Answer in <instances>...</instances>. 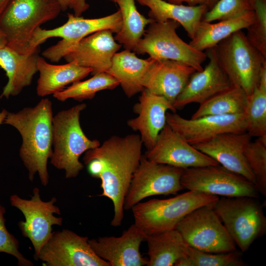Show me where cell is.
<instances>
[{"instance_id": "4fadbf2b", "label": "cell", "mask_w": 266, "mask_h": 266, "mask_svg": "<svg viewBox=\"0 0 266 266\" xmlns=\"http://www.w3.org/2000/svg\"><path fill=\"white\" fill-rule=\"evenodd\" d=\"M33 196L31 200L21 198L17 195L10 197L12 206L20 210L25 217L24 221L19 223V227L24 236L31 241L34 250V259L43 245L52 235V226H61L63 218L55 216L54 214H61L59 208L54 205L57 199L53 197L48 201L42 200L38 188L33 189Z\"/></svg>"}, {"instance_id": "9a60e30c", "label": "cell", "mask_w": 266, "mask_h": 266, "mask_svg": "<svg viewBox=\"0 0 266 266\" xmlns=\"http://www.w3.org/2000/svg\"><path fill=\"white\" fill-rule=\"evenodd\" d=\"M166 124L191 145L208 141L215 136L228 132H246L244 113L206 115L187 119L175 112H166Z\"/></svg>"}, {"instance_id": "d4e9b609", "label": "cell", "mask_w": 266, "mask_h": 266, "mask_svg": "<svg viewBox=\"0 0 266 266\" xmlns=\"http://www.w3.org/2000/svg\"><path fill=\"white\" fill-rule=\"evenodd\" d=\"M37 69L39 77L37 82L36 94L45 97L60 92L67 85L79 81L91 73L92 70L74 62L55 65L38 56Z\"/></svg>"}, {"instance_id": "2e32d148", "label": "cell", "mask_w": 266, "mask_h": 266, "mask_svg": "<svg viewBox=\"0 0 266 266\" xmlns=\"http://www.w3.org/2000/svg\"><path fill=\"white\" fill-rule=\"evenodd\" d=\"M144 155L150 161L182 169L219 165L186 141L167 124L160 132L154 146Z\"/></svg>"}, {"instance_id": "cb8c5ba5", "label": "cell", "mask_w": 266, "mask_h": 266, "mask_svg": "<svg viewBox=\"0 0 266 266\" xmlns=\"http://www.w3.org/2000/svg\"><path fill=\"white\" fill-rule=\"evenodd\" d=\"M153 61L138 58L134 52L125 49L114 55L111 66L107 73L114 77L128 98H131L144 89L143 82Z\"/></svg>"}, {"instance_id": "74e56055", "label": "cell", "mask_w": 266, "mask_h": 266, "mask_svg": "<svg viewBox=\"0 0 266 266\" xmlns=\"http://www.w3.org/2000/svg\"><path fill=\"white\" fill-rule=\"evenodd\" d=\"M168 2L175 4H182L183 2L187 3L190 6H196L199 5H204L208 8H210L216 3L218 0H165Z\"/></svg>"}, {"instance_id": "8fae6325", "label": "cell", "mask_w": 266, "mask_h": 266, "mask_svg": "<svg viewBox=\"0 0 266 266\" xmlns=\"http://www.w3.org/2000/svg\"><path fill=\"white\" fill-rule=\"evenodd\" d=\"M180 183L183 189L217 196L259 197L253 183L220 165L183 169Z\"/></svg>"}, {"instance_id": "1f68e13d", "label": "cell", "mask_w": 266, "mask_h": 266, "mask_svg": "<svg viewBox=\"0 0 266 266\" xmlns=\"http://www.w3.org/2000/svg\"><path fill=\"white\" fill-rule=\"evenodd\" d=\"M239 252L214 253L201 251L188 246L185 257L175 266H246Z\"/></svg>"}, {"instance_id": "ba28073f", "label": "cell", "mask_w": 266, "mask_h": 266, "mask_svg": "<svg viewBox=\"0 0 266 266\" xmlns=\"http://www.w3.org/2000/svg\"><path fill=\"white\" fill-rule=\"evenodd\" d=\"M67 21L58 28L45 30L39 27L34 33L30 47L33 51L49 38L59 37L62 40L45 49L42 53L44 58L53 62H58L66 52L84 37L97 32L109 30L117 33L122 27L120 11L107 16L93 19H85L67 14Z\"/></svg>"}, {"instance_id": "6da1fadb", "label": "cell", "mask_w": 266, "mask_h": 266, "mask_svg": "<svg viewBox=\"0 0 266 266\" xmlns=\"http://www.w3.org/2000/svg\"><path fill=\"white\" fill-rule=\"evenodd\" d=\"M142 145L138 134H130L123 137L114 135L99 146L85 152L83 161L96 158L102 164L99 178L102 192L99 196L108 198L113 203L112 226L118 227L122 224L124 199L139 166Z\"/></svg>"}, {"instance_id": "ac0fdd59", "label": "cell", "mask_w": 266, "mask_h": 266, "mask_svg": "<svg viewBox=\"0 0 266 266\" xmlns=\"http://www.w3.org/2000/svg\"><path fill=\"white\" fill-rule=\"evenodd\" d=\"M146 235L134 223L120 236L100 237L88 242L96 255L110 266H143L148 259L142 257L139 248Z\"/></svg>"}, {"instance_id": "52a82bcc", "label": "cell", "mask_w": 266, "mask_h": 266, "mask_svg": "<svg viewBox=\"0 0 266 266\" xmlns=\"http://www.w3.org/2000/svg\"><path fill=\"white\" fill-rule=\"evenodd\" d=\"M214 209L231 237L241 252L266 232V218L256 198L250 197L219 198Z\"/></svg>"}, {"instance_id": "277c9868", "label": "cell", "mask_w": 266, "mask_h": 266, "mask_svg": "<svg viewBox=\"0 0 266 266\" xmlns=\"http://www.w3.org/2000/svg\"><path fill=\"white\" fill-rule=\"evenodd\" d=\"M62 11L59 0H11L0 16L6 47L21 54L34 52L30 47L34 32Z\"/></svg>"}, {"instance_id": "836d02e7", "label": "cell", "mask_w": 266, "mask_h": 266, "mask_svg": "<svg viewBox=\"0 0 266 266\" xmlns=\"http://www.w3.org/2000/svg\"><path fill=\"white\" fill-rule=\"evenodd\" d=\"M247 163L255 178L259 193L266 196V136L250 141L244 150Z\"/></svg>"}, {"instance_id": "3957f363", "label": "cell", "mask_w": 266, "mask_h": 266, "mask_svg": "<svg viewBox=\"0 0 266 266\" xmlns=\"http://www.w3.org/2000/svg\"><path fill=\"white\" fill-rule=\"evenodd\" d=\"M87 105L77 104L57 113L52 119L53 152L50 163L56 168L65 171V177H76L83 169L81 155L100 145L97 139H90L80 124V115Z\"/></svg>"}, {"instance_id": "5bb4252c", "label": "cell", "mask_w": 266, "mask_h": 266, "mask_svg": "<svg viewBox=\"0 0 266 266\" xmlns=\"http://www.w3.org/2000/svg\"><path fill=\"white\" fill-rule=\"evenodd\" d=\"M88 240L67 229L53 232L37 260L45 266H110L96 255Z\"/></svg>"}, {"instance_id": "7402d4cb", "label": "cell", "mask_w": 266, "mask_h": 266, "mask_svg": "<svg viewBox=\"0 0 266 266\" xmlns=\"http://www.w3.org/2000/svg\"><path fill=\"white\" fill-rule=\"evenodd\" d=\"M196 71L193 67L178 61L153 59L143 86L150 92L162 96L173 104Z\"/></svg>"}, {"instance_id": "f35d334b", "label": "cell", "mask_w": 266, "mask_h": 266, "mask_svg": "<svg viewBox=\"0 0 266 266\" xmlns=\"http://www.w3.org/2000/svg\"><path fill=\"white\" fill-rule=\"evenodd\" d=\"M89 7V4L86 0H74L71 9H73L75 16H80Z\"/></svg>"}, {"instance_id": "7c38bea8", "label": "cell", "mask_w": 266, "mask_h": 266, "mask_svg": "<svg viewBox=\"0 0 266 266\" xmlns=\"http://www.w3.org/2000/svg\"><path fill=\"white\" fill-rule=\"evenodd\" d=\"M183 169L148 160L142 155L124 202L129 210L149 197L175 194L183 190L180 179Z\"/></svg>"}, {"instance_id": "7bdbcfd3", "label": "cell", "mask_w": 266, "mask_h": 266, "mask_svg": "<svg viewBox=\"0 0 266 266\" xmlns=\"http://www.w3.org/2000/svg\"><path fill=\"white\" fill-rule=\"evenodd\" d=\"M11 0H0V16Z\"/></svg>"}, {"instance_id": "83f0119b", "label": "cell", "mask_w": 266, "mask_h": 266, "mask_svg": "<svg viewBox=\"0 0 266 266\" xmlns=\"http://www.w3.org/2000/svg\"><path fill=\"white\" fill-rule=\"evenodd\" d=\"M254 17L252 10L238 17L220 20L216 23L201 21L194 38L189 44L201 51L215 47L234 32L247 29L253 22Z\"/></svg>"}, {"instance_id": "ffe728a7", "label": "cell", "mask_w": 266, "mask_h": 266, "mask_svg": "<svg viewBox=\"0 0 266 266\" xmlns=\"http://www.w3.org/2000/svg\"><path fill=\"white\" fill-rule=\"evenodd\" d=\"M113 33L109 30L94 33L71 47L63 58L68 63L74 62L91 68L93 75L107 72L114 55L122 47L116 42Z\"/></svg>"}, {"instance_id": "b9f144b4", "label": "cell", "mask_w": 266, "mask_h": 266, "mask_svg": "<svg viewBox=\"0 0 266 266\" xmlns=\"http://www.w3.org/2000/svg\"><path fill=\"white\" fill-rule=\"evenodd\" d=\"M7 38L3 32L0 28V49L7 45Z\"/></svg>"}, {"instance_id": "f1b7e54d", "label": "cell", "mask_w": 266, "mask_h": 266, "mask_svg": "<svg viewBox=\"0 0 266 266\" xmlns=\"http://www.w3.org/2000/svg\"><path fill=\"white\" fill-rule=\"evenodd\" d=\"M116 3L120 11L122 27L114 36L126 49L134 51L138 42L142 37L146 26L154 20L146 18L137 10L135 0H108Z\"/></svg>"}, {"instance_id": "4316f807", "label": "cell", "mask_w": 266, "mask_h": 266, "mask_svg": "<svg viewBox=\"0 0 266 266\" xmlns=\"http://www.w3.org/2000/svg\"><path fill=\"white\" fill-rule=\"evenodd\" d=\"M148 247L147 266H174L187 254L189 245L175 229L146 234Z\"/></svg>"}, {"instance_id": "484cf974", "label": "cell", "mask_w": 266, "mask_h": 266, "mask_svg": "<svg viewBox=\"0 0 266 266\" xmlns=\"http://www.w3.org/2000/svg\"><path fill=\"white\" fill-rule=\"evenodd\" d=\"M148 7L149 18L156 22L172 20L181 25L192 39L198 26L208 8L204 5L196 6L175 4L165 0H135Z\"/></svg>"}, {"instance_id": "603a6c76", "label": "cell", "mask_w": 266, "mask_h": 266, "mask_svg": "<svg viewBox=\"0 0 266 266\" xmlns=\"http://www.w3.org/2000/svg\"><path fill=\"white\" fill-rule=\"evenodd\" d=\"M39 51V48L29 54H21L6 46L0 49V67L8 78L0 98L17 96L31 85L38 71Z\"/></svg>"}, {"instance_id": "8d00e7d4", "label": "cell", "mask_w": 266, "mask_h": 266, "mask_svg": "<svg viewBox=\"0 0 266 266\" xmlns=\"http://www.w3.org/2000/svg\"><path fill=\"white\" fill-rule=\"evenodd\" d=\"M5 209L0 204V252L14 256L21 266H33V263L25 258L19 251V241L7 230L5 225L4 214Z\"/></svg>"}, {"instance_id": "4dcf8cb0", "label": "cell", "mask_w": 266, "mask_h": 266, "mask_svg": "<svg viewBox=\"0 0 266 266\" xmlns=\"http://www.w3.org/2000/svg\"><path fill=\"white\" fill-rule=\"evenodd\" d=\"M119 85L118 81L107 72L95 74L83 81H77L63 91L53 94V97L61 101L72 99L81 101L93 99L96 93L104 90H113Z\"/></svg>"}, {"instance_id": "7a4b0ae2", "label": "cell", "mask_w": 266, "mask_h": 266, "mask_svg": "<svg viewBox=\"0 0 266 266\" xmlns=\"http://www.w3.org/2000/svg\"><path fill=\"white\" fill-rule=\"evenodd\" d=\"M52 102L42 99L34 107H26L16 113L8 112L4 123L14 127L22 139L20 157L33 181L37 172L41 184L49 182L47 162L52 152Z\"/></svg>"}, {"instance_id": "e0dca14e", "label": "cell", "mask_w": 266, "mask_h": 266, "mask_svg": "<svg viewBox=\"0 0 266 266\" xmlns=\"http://www.w3.org/2000/svg\"><path fill=\"white\" fill-rule=\"evenodd\" d=\"M247 132H228L219 134L206 142L193 145L227 169L255 183V178L244 156V150L251 140Z\"/></svg>"}, {"instance_id": "d6a6232c", "label": "cell", "mask_w": 266, "mask_h": 266, "mask_svg": "<svg viewBox=\"0 0 266 266\" xmlns=\"http://www.w3.org/2000/svg\"><path fill=\"white\" fill-rule=\"evenodd\" d=\"M246 132L252 137L266 136V89L256 86L248 96L244 113Z\"/></svg>"}, {"instance_id": "d590c367", "label": "cell", "mask_w": 266, "mask_h": 266, "mask_svg": "<svg viewBox=\"0 0 266 266\" xmlns=\"http://www.w3.org/2000/svg\"><path fill=\"white\" fill-rule=\"evenodd\" d=\"M254 20L246 29L249 41L266 57V0H251Z\"/></svg>"}, {"instance_id": "e575fe53", "label": "cell", "mask_w": 266, "mask_h": 266, "mask_svg": "<svg viewBox=\"0 0 266 266\" xmlns=\"http://www.w3.org/2000/svg\"><path fill=\"white\" fill-rule=\"evenodd\" d=\"M252 10L251 0H218L204 14L201 21L212 22L233 19Z\"/></svg>"}, {"instance_id": "8992f818", "label": "cell", "mask_w": 266, "mask_h": 266, "mask_svg": "<svg viewBox=\"0 0 266 266\" xmlns=\"http://www.w3.org/2000/svg\"><path fill=\"white\" fill-rule=\"evenodd\" d=\"M215 48L218 63L232 85L250 95L258 84L266 57L249 41L242 30L232 33Z\"/></svg>"}, {"instance_id": "d6986e66", "label": "cell", "mask_w": 266, "mask_h": 266, "mask_svg": "<svg viewBox=\"0 0 266 266\" xmlns=\"http://www.w3.org/2000/svg\"><path fill=\"white\" fill-rule=\"evenodd\" d=\"M205 53L208 64L204 68L192 74L173 102L176 110L192 103L200 104L233 86L218 63L215 47L206 50Z\"/></svg>"}, {"instance_id": "60d3db41", "label": "cell", "mask_w": 266, "mask_h": 266, "mask_svg": "<svg viewBox=\"0 0 266 266\" xmlns=\"http://www.w3.org/2000/svg\"><path fill=\"white\" fill-rule=\"evenodd\" d=\"M62 11L66 10L68 8H71L74 0H59Z\"/></svg>"}, {"instance_id": "ab89813d", "label": "cell", "mask_w": 266, "mask_h": 266, "mask_svg": "<svg viewBox=\"0 0 266 266\" xmlns=\"http://www.w3.org/2000/svg\"><path fill=\"white\" fill-rule=\"evenodd\" d=\"M257 86L266 89V64H265L261 68Z\"/></svg>"}, {"instance_id": "30bf717a", "label": "cell", "mask_w": 266, "mask_h": 266, "mask_svg": "<svg viewBox=\"0 0 266 266\" xmlns=\"http://www.w3.org/2000/svg\"><path fill=\"white\" fill-rule=\"evenodd\" d=\"M213 203L199 207L186 215L176 229L190 247L206 252L226 253L236 245L216 213Z\"/></svg>"}, {"instance_id": "f546056e", "label": "cell", "mask_w": 266, "mask_h": 266, "mask_svg": "<svg viewBox=\"0 0 266 266\" xmlns=\"http://www.w3.org/2000/svg\"><path fill=\"white\" fill-rule=\"evenodd\" d=\"M248 96L241 88L232 86L200 104L191 118L206 115H231L244 113Z\"/></svg>"}, {"instance_id": "9c48e42d", "label": "cell", "mask_w": 266, "mask_h": 266, "mask_svg": "<svg viewBox=\"0 0 266 266\" xmlns=\"http://www.w3.org/2000/svg\"><path fill=\"white\" fill-rule=\"evenodd\" d=\"M179 25L172 20L153 21L148 25L133 52L139 54H147L157 60L178 61L196 71H200L207 55L205 52L195 49L178 36L176 30Z\"/></svg>"}, {"instance_id": "44dd1931", "label": "cell", "mask_w": 266, "mask_h": 266, "mask_svg": "<svg viewBox=\"0 0 266 266\" xmlns=\"http://www.w3.org/2000/svg\"><path fill=\"white\" fill-rule=\"evenodd\" d=\"M168 110L172 112L176 110L166 98L145 89L141 92L138 102L133 106V111L138 116L128 120L127 124L133 130L140 133L147 150L154 146L160 132L166 124Z\"/></svg>"}, {"instance_id": "ee69618b", "label": "cell", "mask_w": 266, "mask_h": 266, "mask_svg": "<svg viewBox=\"0 0 266 266\" xmlns=\"http://www.w3.org/2000/svg\"><path fill=\"white\" fill-rule=\"evenodd\" d=\"M8 111L6 109H3L0 112V125L4 123V121L8 113Z\"/></svg>"}, {"instance_id": "5b68a950", "label": "cell", "mask_w": 266, "mask_h": 266, "mask_svg": "<svg viewBox=\"0 0 266 266\" xmlns=\"http://www.w3.org/2000/svg\"><path fill=\"white\" fill-rule=\"evenodd\" d=\"M218 199L217 196L189 190L167 199L140 201L131 209L134 224L146 234H151L175 229L190 212Z\"/></svg>"}]
</instances>
